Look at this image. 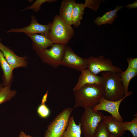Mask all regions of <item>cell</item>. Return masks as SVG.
Returning a JSON list of instances; mask_svg holds the SVG:
<instances>
[{
    "label": "cell",
    "mask_w": 137,
    "mask_h": 137,
    "mask_svg": "<svg viewBox=\"0 0 137 137\" xmlns=\"http://www.w3.org/2000/svg\"><path fill=\"white\" fill-rule=\"evenodd\" d=\"M74 31L60 15L54 17L47 36L54 44L66 45L73 38Z\"/></svg>",
    "instance_id": "obj_3"
},
{
    "label": "cell",
    "mask_w": 137,
    "mask_h": 137,
    "mask_svg": "<svg viewBox=\"0 0 137 137\" xmlns=\"http://www.w3.org/2000/svg\"><path fill=\"white\" fill-rule=\"evenodd\" d=\"M87 59L77 55L66 45L61 65L81 72L87 68Z\"/></svg>",
    "instance_id": "obj_8"
},
{
    "label": "cell",
    "mask_w": 137,
    "mask_h": 137,
    "mask_svg": "<svg viewBox=\"0 0 137 137\" xmlns=\"http://www.w3.org/2000/svg\"><path fill=\"white\" fill-rule=\"evenodd\" d=\"M56 0H37L31 5L26 7L24 10H32L37 12L41 9V6L45 2L51 3L56 2Z\"/></svg>",
    "instance_id": "obj_24"
},
{
    "label": "cell",
    "mask_w": 137,
    "mask_h": 137,
    "mask_svg": "<svg viewBox=\"0 0 137 137\" xmlns=\"http://www.w3.org/2000/svg\"><path fill=\"white\" fill-rule=\"evenodd\" d=\"M104 116L101 112L94 111L92 108L84 109L79 122L81 132L84 137H93L97 127L102 121Z\"/></svg>",
    "instance_id": "obj_4"
},
{
    "label": "cell",
    "mask_w": 137,
    "mask_h": 137,
    "mask_svg": "<svg viewBox=\"0 0 137 137\" xmlns=\"http://www.w3.org/2000/svg\"><path fill=\"white\" fill-rule=\"evenodd\" d=\"M76 3L74 0H64L61 2L59 14L68 24L73 25L72 15L74 6Z\"/></svg>",
    "instance_id": "obj_15"
},
{
    "label": "cell",
    "mask_w": 137,
    "mask_h": 137,
    "mask_svg": "<svg viewBox=\"0 0 137 137\" xmlns=\"http://www.w3.org/2000/svg\"><path fill=\"white\" fill-rule=\"evenodd\" d=\"M126 7L128 8L129 9L133 8H136L137 7V1H135L134 3L128 4L125 6Z\"/></svg>",
    "instance_id": "obj_28"
},
{
    "label": "cell",
    "mask_w": 137,
    "mask_h": 137,
    "mask_svg": "<svg viewBox=\"0 0 137 137\" xmlns=\"http://www.w3.org/2000/svg\"><path fill=\"white\" fill-rule=\"evenodd\" d=\"M74 109L68 107L58 114L48 126L44 137H61L67 127Z\"/></svg>",
    "instance_id": "obj_5"
},
{
    "label": "cell",
    "mask_w": 137,
    "mask_h": 137,
    "mask_svg": "<svg viewBox=\"0 0 137 137\" xmlns=\"http://www.w3.org/2000/svg\"><path fill=\"white\" fill-rule=\"evenodd\" d=\"M26 35L32 40L33 48L38 54L54 44L47 36L38 34Z\"/></svg>",
    "instance_id": "obj_14"
},
{
    "label": "cell",
    "mask_w": 137,
    "mask_h": 137,
    "mask_svg": "<svg viewBox=\"0 0 137 137\" xmlns=\"http://www.w3.org/2000/svg\"><path fill=\"white\" fill-rule=\"evenodd\" d=\"M87 68L95 75L102 72L122 71L120 68L113 65L111 59L101 55L97 57L90 56L88 58Z\"/></svg>",
    "instance_id": "obj_6"
},
{
    "label": "cell",
    "mask_w": 137,
    "mask_h": 137,
    "mask_svg": "<svg viewBox=\"0 0 137 137\" xmlns=\"http://www.w3.org/2000/svg\"><path fill=\"white\" fill-rule=\"evenodd\" d=\"M0 50L2 52L6 60L13 69L26 66L25 57L17 56L12 50L3 44L0 40Z\"/></svg>",
    "instance_id": "obj_11"
},
{
    "label": "cell",
    "mask_w": 137,
    "mask_h": 137,
    "mask_svg": "<svg viewBox=\"0 0 137 137\" xmlns=\"http://www.w3.org/2000/svg\"><path fill=\"white\" fill-rule=\"evenodd\" d=\"M127 60L128 63V67L137 70V58L129 57L128 58Z\"/></svg>",
    "instance_id": "obj_27"
},
{
    "label": "cell",
    "mask_w": 137,
    "mask_h": 137,
    "mask_svg": "<svg viewBox=\"0 0 137 137\" xmlns=\"http://www.w3.org/2000/svg\"><path fill=\"white\" fill-rule=\"evenodd\" d=\"M110 133L102 121L97 127L93 137H109Z\"/></svg>",
    "instance_id": "obj_23"
},
{
    "label": "cell",
    "mask_w": 137,
    "mask_h": 137,
    "mask_svg": "<svg viewBox=\"0 0 137 137\" xmlns=\"http://www.w3.org/2000/svg\"><path fill=\"white\" fill-rule=\"evenodd\" d=\"M66 45L54 44L48 49H45L38 54L44 62L55 68L61 65Z\"/></svg>",
    "instance_id": "obj_7"
},
{
    "label": "cell",
    "mask_w": 137,
    "mask_h": 137,
    "mask_svg": "<svg viewBox=\"0 0 137 137\" xmlns=\"http://www.w3.org/2000/svg\"><path fill=\"white\" fill-rule=\"evenodd\" d=\"M81 72L77 83L73 89V91L77 90L83 86L88 84H96L100 85L102 81L101 76L95 75L87 68Z\"/></svg>",
    "instance_id": "obj_13"
},
{
    "label": "cell",
    "mask_w": 137,
    "mask_h": 137,
    "mask_svg": "<svg viewBox=\"0 0 137 137\" xmlns=\"http://www.w3.org/2000/svg\"><path fill=\"white\" fill-rule=\"evenodd\" d=\"M16 94L15 90H11L10 85L0 86V105L9 101L14 97Z\"/></svg>",
    "instance_id": "obj_21"
},
{
    "label": "cell",
    "mask_w": 137,
    "mask_h": 137,
    "mask_svg": "<svg viewBox=\"0 0 137 137\" xmlns=\"http://www.w3.org/2000/svg\"><path fill=\"white\" fill-rule=\"evenodd\" d=\"M20 137H35L32 136L28 135H27L24 132L21 131L19 135Z\"/></svg>",
    "instance_id": "obj_30"
},
{
    "label": "cell",
    "mask_w": 137,
    "mask_h": 137,
    "mask_svg": "<svg viewBox=\"0 0 137 137\" xmlns=\"http://www.w3.org/2000/svg\"><path fill=\"white\" fill-rule=\"evenodd\" d=\"M102 122L110 134L115 137H121L126 131L123 127V122L119 121L111 115H105Z\"/></svg>",
    "instance_id": "obj_12"
},
{
    "label": "cell",
    "mask_w": 137,
    "mask_h": 137,
    "mask_svg": "<svg viewBox=\"0 0 137 137\" xmlns=\"http://www.w3.org/2000/svg\"><path fill=\"white\" fill-rule=\"evenodd\" d=\"M81 133L80 123L76 124L72 115L70 117L67 127L61 137H81Z\"/></svg>",
    "instance_id": "obj_17"
},
{
    "label": "cell",
    "mask_w": 137,
    "mask_h": 137,
    "mask_svg": "<svg viewBox=\"0 0 137 137\" xmlns=\"http://www.w3.org/2000/svg\"><path fill=\"white\" fill-rule=\"evenodd\" d=\"M109 137H115L114 136L113 134H110Z\"/></svg>",
    "instance_id": "obj_31"
},
{
    "label": "cell",
    "mask_w": 137,
    "mask_h": 137,
    "mask_svg": "<svg viewBox=\"0 0 137 137\" xmlns=\"http://www.w3.org/2000/svg\"><path fill=\"white\" fill-rule=\"evenodd\" d=\"M137 75V70L128 67L124 71L120 72L121 80L124 89L125 95L127 94L128 87L131 79Z\"/></svg>",
    "instance_id": "obj_19"
},
{
    "label": "cell",
    "mask_w": 137,
    "mask_h": 137,
    "mask_svg": "<svg viewBox=\"0 0 137 137\" xmlns=\"http://www.w3.org/2000/svg\"><path fill=\"white\" fill-rule=\"evenodd\" d=\"M37 112L38 115L41 118H45L48 117L50 114V111L45 104H41L38 107Z\"/></svg>",
    "instance_id": "obj_25"
},
{
    "label": "cell",
    "mask_w": 137,
    "mask_h": 137,
    "mask_svg": "<svg viewBox=\"0 0 137 137\" xmlns=\"http://www.w3.org/2000/svg\"><path fill=\"white\" fill-rule=\"evenodd\" d=\"M31 19L30 23L28 26L22 28L11 29L8 30L7 32H22L26 34L40 33L47 36L52 22H50L46 25L41 24L38 22L34 15L31 16Z\"/></svg>",
    "instance_id": "obj_10"
},
{
    "label": "cell",
    "mask_w": 137,
    "mask_h": 137,
    "mask_svg": "<svg viewBox=\"0 0 137 137\" xmlns=\"http://www.w3.org/2000/svg\"><path fill=\"white\" fill-rule=\"evenodd\" d=\"M132 91H129L121 99L116 101H111L105 99L103 97L100 99L98 103L93 108L95 111H104L110 113L111 116L121 122H123V119L119 112V108L122 101L126 97L132 94Z\"/></svg>",
    "instance_id": "obj_9"
},
{
    "label": "cell",
    "mask_w": 137,
    "mask_h": 137,
    "mask_svg": "<svg viewBox=\"0 0 137 137\" xmlns=\"http://www.w3.org/2000/svg\"><path fill=\"white\" fill-rule=\"evenodd\" d=\"M102 81L99 85L103 92V97L111 101H116L125 95L121 79L120 72H103L101 76Z\"/></svg>",
    "instance_id": "obj_1"
},
{
    "label": "cell",
    "mask_w": 137,
    "mask_h": 137,
    "mask_svg": "<svg viewBox=\"0 0 137 137\" xmlns=\"http://www.w3.org/2000/svg\"><path fill=\"white\" fill-rule=\"evenodd\" d=\"M97 1L86 0L84 4V7L88 8L96 11L100 4Z\"/></svg>",
    "instance_id": "obj_26"
},
{
    "label": "cell",
    "mask_w": 137,
    "mask_h": 137,
    "mask_svg": "<svg viewBox=\"0 0 137 137\" xmlns=\"http://www.w3.org/2000/svg\"><path fill=\"white\" fill-rule=\"evenodd\" d=\"M73 91L75 101L74 109L79 107L93 108L103 96L100 86L96 84H86Z\"/></svg>",
    "instance_id": "obj_2"
},
{
    "label": "cell",
    "mask_w": 137,
    "mask_h": 137,
    "mask_svg": "<svg viewBox=\"0 0 137 137\" xmlns=\"http://www.w3.org/2000/svg\"><path fill=\"white\" fill-rule=\"evenodd\" d=\"M0 40H1V39H0Z\"/></svg>",
    "instance_id": "obj_32"
},
{
    "label": "cell",
    "mask_w": 137,
    "mask_h": 137,
    "mask_svg": "<svg viewBox=\"0 0 137 137\" xmlns=\"http://www.w3.org/2000/svg\"><path fill=\"white\" fill-rule=\"evenodd\" d=\"M123 8L122 6H117L114 10L106 12L101 16L98 17L95 19L94 23L98 26L107 24H112L118 16L117 12Z\"/></svg>",
    "instance_id": "obj_16"
},
{
    "label": "cell",
    "mask_w": 137,
    "mask_h": 137,
    "mask_svg": "<svg viewBox=\"0 0 137 137\" xmlns=\"http://www.w3.org/2000/svg\"><path fill=\"white\" fill-rule=\"evenodd\" d=\"M48 91H47L43 97L42 98L41 104H45L47 101V99L48 96Z\"/></svg>",
    "instance_id": "obj_29"
},
{
    "label": "cell",
    "mask_w": 137,
    "mask_h": 137,
    "mask_svg": "<svg viewBox=\"0 0 137 137\" xmlns=\"http://www.w3.org/2000/svg\"><path fill=\"white\" fill-rule=\"evenodd\" d=\"M0 64L3 72L5 83L4 85H10L13 69L5 59L0 50Z\"/></svg>",
    "instance_id": "obj_18"
},
{
    "label": "cell",
    "mask_w": 137,
    "mask_h": 137,
    "mask_svg": "<svg viewBox=\"0 0 137 137\" xmlns=\"http://www.w3.org/2000/svg\"><path fill=\"white\" fill-rule=\"evenodd\" d=\"M124 129L128 130L132 133L133 137H137V117H134L130 122H123Z\"/></svg>",
    "instance_id": "obj_22"
},
{
    "label": "cell",
    "mask_w": 137,
    "mask_h": 137,
    "mask_svg": "<svg viewBox=\"0 0 137 137\" xmlns=\"http://www.w3.org/2000/svg\"><path fill=\"white\" fill-rule=\"evenodd\" d=\"M85 8L84 4L81 3H76L74 6L72 18L73 25L76 27H78L81 24Z\"/></svg>",
    "instance_id": "obj_20"
}]
</instances>
